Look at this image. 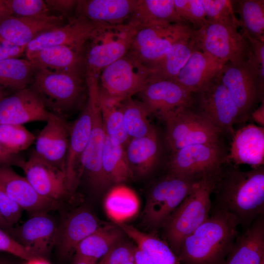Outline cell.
I'll return each mask as SVG.
<instances>
[{
    "mask_svg": "<svg viewBox=\"0 0 264 264\" xmlns=\"http://www.w3.org/2000/svg\"><path fill=\"white\" fill-rule=\"evenodd\" d=\"M124 233L118 225L100 226L78 244L75 256L95 264L120 242Z\"/></svg>",
    "mask_w": 264,
    "mask_h": 264,
    "instance_id": "cell-32",
    "label": "cell"
},
{
    "mask_svg": "<svg viewBox=\"0 0 264 264\" xmlns=\"http://www.w3.org/2000/svg\"><path fill=\"white\" fill-rule=\"evenodd\" d=\"M9 234L22 246L36 256L42 258L56 242L57 227L45 214H36Z\"/></svg>",
    "mask_w": 264,
    "mask_h": 264,
    "instance_id": "cell-24",
    "label": "cell"
},
{
    "mask_svg": "<svg viewBox=\"0 0 264 264\" xmlns=\"http://www.w3.org/2000/svg\"><path fill=\"white\" fill-rule=\"evenodd\" d=\"M200 177L168 172L155 182L150 191L145 207L146 222L154 228L163 226Z\"/></svg>",
    "mask_w": 264,
    "mask_h": 264,
    "instance_id": "cell-9",
    "label": "cell"
},
{
    "mask_svg": "<svg viewBox=\"0 0 264 264\" xmlns=\"http://www.w3.org/2000/svg\"><path fill=\"white\" fill-rule=\"evenodd\" d=\"M194 29L183 22L150 26L139 30L128 53L148 67L175 44L192 39Z\"/></svg>",
    "mask_w": 264,
    "mask_h": 264,
    "instance_id": "cell-10",
    "label": "cell"
},
{
    "mask_svg": "<svg viewBox=\"0 0 264 264\" xmlns=\"http://www.w3.org/2000/svg\"><path fill=\"white\" fill-rule=\"evenodd\" d=\"M210 214L183 242L177 258L183 264H225L239 235V223L226 211L211 210Z\"/></svg>",
    "mask_w": 264,
    "mask_h": 264,
    "instance_id": "cell-2",
    "label": "cell"
},
{
    "mask_svg": "<svg viewBox=\"0 0 264 264\" xmlns=\"http://www.w3.org/2000/svg\"><path fill=\"white\" fill-rule=\"evenodd\" d=\"M264 261V215L236 238L224 264H261Z\"/></svg>",
    "mask_w": 264,
    "mask_h": 264,
    "instance_id": "cell-28",
    "label": "cell"
},
{
    "mask_svg": "<svg viewBox=\"0 0 264 264\" xmlns=\"http://www.w3.org/2000/svg\"><path fill=\"white\" fill-rule=\"evenodd\" d=\"M135 247L120 242L102 258L99 264H134Z\"/></svg>",
    "mask_w": 264,
    "mask_h": 264,
    "instance_id": "cell-45",
    "label": "cell"
},
{
    "mask_svg": "<svg viewBox=\"0 0 264 264\" xmlns=\"http://www.w3.org/2000/svg\"><path fill=\"white\" fill-rule=\"evenodd\" d=\"M37 70L28 60L10 58L0 61V89L16 91L28 87Z\"/></svg>",
    "mask_w": 264,
    "mask_h": 264,
    "instance_id": "cell-36",
    "label": "cell"
},
{
    "mask_svg": "<svg viewBox=\"0 0 264 264\" xmlns=\"http://www.w3.org/2000/svg\"><path fill=\"white\" fill-rule=\"evenodd\" d=\"M126 132L130 138L148 136L156 131L150 123V115L144 105L139 100L128 98L121 103Z\"/></svg>",
    "mask_w": 264,
    "mask_h": 264,
    "instance_id": "cell-38",
    "label": "cell"
},
{
    "mask_svg": "<svg viewBox=\"0 0 264 264\" xmlns=\"http://www.w3.org/2000/svg\"><path fill=\"white\" fill-rule=\"evenodd\" d=\"M235 165L247 164L252 168L264 162V128L254 124L245 125L234 132L230 153L225 160Z\"/></svg>",
    "mask_w": 264,
    "mask_h": 264,
    "instance_id": "cell-25",
    "label": "cell"
},
{
    "mask_svg": "<svg viewBox=\"0 0 264 264\" xmlns=\"http://www.w3.org/2000/svg\"><path fill=\"white\" fill-rule=\"evenodd\" d=\"M140 204L139 198L133 190L118 184L108 193L104 208L108 217L118 224L135 217L139 212Z\"/></svg>",
    "mask_w": 264,
    "mask_h": 264,
    "instance_id": "cell-33",
    "label": "cell"
},
{
    "mask_svg": "<svg viewBox=\"0 0 264 264\" xmlns=\"http://www.w3.org/2000/svg\"><path fill=\"white\" fill-rule=\"evenodd\" d=\"M73 264H93L90 262L75 256Z\"/></svg>",
    "mask_w": 264,
    "mask_h": 264,
    "instance_id": "cell-56",
    "label": "cell"
},
{
    "mask_svg": "<svg viewBox=\"0 0 264 264\" xmlns=\"http://www.w3.org/2000/svg\"><path fill=\"white\" fill-rule=\"evenodd\" d=\"M35 139L23 125L0 124V143L12 154H18L27 149Z\"/></svg>",
    "mask_w": 264,
    "mask_h": 264,
    "instance_id": "cell-41",
    "label": "cell"
},
{
    "mask_svg": "<svg viewBox=\"0 0 264 264\" xmlns=\"http://www.w3.org/2000/svg\"><path fill=\"white\" fill-rule=\"evenodd\" d=\"M221 168L203 175L163 225L167 243L176 255L186 237L209 218L213 193Z\"/></svg>",
    "mask_w": 264,
    "mask_h": 264,
    "instance_id": "cell-3",
    "label": "cell"
},
{
    "mask_svg": "<svg viewBox=\"0 0 264 264\" xmlns=\"http://www.w3.org/2000/svg\"><path fill=\"white\" fill-rule=\"evenodd\" d=\"M174 2L179 19L194 29L207 22L201 0H174Z\"/></svg>",
    "mask_w": 264,
    "mask_h": 264,
    "instance_id": "cell-43",
    "label": "cell"
},
{
    "mask_svg": "<svg viewBox=\"0 0 264 264\" xmlns=\"http://www.w3.org/2000/svg\"><path fill=\"white\" fill-rule=\"evenodd\" d=\"M192 108H179L160 118L165 123V139L172 152L190 145L220 143L222 131Z\"/></svg>",
    "mask_w": 264,
    "mask_h": 264,
    "instance_id": "cell-7",
    "label": "cell"
},
{
    "mask_svg": "<svg viewBox=\"0 0 264 264\" xmlns=\"http://www.w3.org/2000/svg\"><path fill=\"white\" fill-rule=\"evenodd\" d=\"M106 138L98 96L94 107L90 137L81 155L79 167V176L81 174H83L96 190L103 189L110 184L102 167V155Z\"/></svg>",
    "mask_w": 264,
    "mask_h": 264,
    "instance_id": "cell-17",
    "label": "cell"
},
{
    "mask_svg": "<svg viewBox=\"0 0 264 264\" xmlns=\"http://www.w3.org/2000/svg\"><path fill=\"white\" fill-rule=\"evenodd\" d=\"M250 116L261 127L264 126V103L263 100L258 108L252 111Z\"/></svg>",
    "mask_w": 264,
    "mask_h": 264,
    "instance_id": "cell-52",
    "label": "cell"
},
{
    "mask_svg": "<svg viewBox=\"0 0 264 264\" xmlns=\"http://www.w3.org/2000/svg\"><path fill=\"white\" fill-rule=\"evenodd\" d=\"M237 27L208 22L195 29L192 40L196 49L227 63L240 64L247 59L249 44Z\"/></svg>",
    "mask_w": 264,
    "mask_h": 264,
    "instance_id": "cell-8",
    "label": "cell"
},
{
    "mask_svg": "<svg viewBox=\"0 0 264 264\" xmlns=\"http://www.w3.org/2000/svg\"><path fill=\"white\" fill-rule=\"evenodd\" d=\"M226 63L195 49L176 80L193 94L215 77Z\"/></svg>",
    "mask_w": 264,
    "mask_h": 264,
    "instance_id": "cell-27",
    "label": "cell"
},
{
    "mask_svg": "<svg viewBox=\"0 0 264 264\" xmlns=\"http://www.w3.org/2000/svg\"><path fill=\"white\" fill-rule=\"evenodd\" d=\"M116 225L135 242L137 247L149 255L154 264H179L177 257L166 242L125 223Z\"/></svg>",
    "mask_w": 264,
    "mask_h": 264,
    "instance_id": "cell-35",
    "label": "cell"
},
{
    "mask_svg": "<svg viewBox=\"0 0 264 264\" xmlns=\"http://www.w3.org/2000/svg\"><path fill=\"white\" fill-rule=\"evenodd\" d=\"M64 24V18L54 14L37 17L11 15L0 21V36L16 45L26 47L42 33Z\"/></svg>",
    "mask_w": 264,
    "mask_h": 264,
    "instance_id": "cell-21",
    "label": "cell"
},
{
    "mask_svg": "<svg viewBox=\"0 0 264 264\" xmlns=\"http://www.w3.org/2000/svg\"><path fill=\"white\" fill-rule=\"evenodd\" d=\"M127 22L138 30L155 25L183 22L177 15L174 0H139Z\"/></svg>",
    "mask_w": 264,
    "mask_h": 264,
    "instance_id": "cell-30",
    "label": "cell"
},
{
    "mask_svg": "<svg viewBox=\"0 0 264 264\" xmlns=\"http://www.w3.org/2000/svg\"><path fill=\"white\" fill-rule=\"evenodd\" d=\"M213 193L211 210L235 216L245 229L264 215V168L247 171L221 168Z\"/></svg>",
    "mask_w": 264,
    "mask_h": 264,
    "instance_id": "cell-1",
    "label": "cell"
},
{
    "mask_svg": "<svg viewBox=\"0 0 264 264\" xmlns=\"http://www.w3.org/2000/svg\"><path fill=\"white\" fill-rule=\"evenodd\" d=\"M103 122L107 137L113 143L127 146L130 138L125 127L121 103L114 102L99 94Z\"/></svg>",
    "mask_w": 264,
    "mask_h": 264,
    "instance_id": "cell-39",
    "label": "cell"
},
{
    "mask_svg": "<svg viewBox=\"0 0 264 264\" xmlns=\"http://www.w3.org/2000/svg\"><path fill=\"white\" fill-rule=\"evenodd\" d=\"M88 97L81 113L70 126L68 149L65 164L66 185L70 193L79 181V167L81 155L89 140L93 124V110L99 96L98 81L86 83Z\"/></svg>",
    "mask_w": 264,
    "mask_h": 264,
    "instance_id": "cell-11",
    "label": "cell"
},
{
    "mask_svg": "<svg viewBox=\"0 0 264 264\" xmlns=\"http://www.w3.org/2000/svg\"><path fill=\"white\" fill-rule=\"evenodd\" d=\"M26 264H49L42 258H37L27 261Z\"/></svg>",
    "mask_w": 264,
    "mask_h": 264,
    "instance_id": "cell-55",
    "label": "cell"
},
{
    "mask_svg": "<svg viewBox=\"0 0 264 264\" xmlns=\"http://www.w3.org/2000/svg\"><path fill=\"white\" fill-rule=\"evenodd\" d=\"M13 227L10 226L4 219L0 212V228L9 234Z\"/></svg>",
    "mask_w": 264,
    "mask_h": 264,
    "instance_id": "cell-54",
    "label": "cell"
},
{
    "mask_svg": "<svg viewBox=\"0 0 264 264\" xmlns=\"http://www.w3.org/2000/svg\"><path fill=\"white\" fill-rule=\"evenodd\" d=\"M0 187L22 209L45 214L57 206V201L40 196L25 178L9 166H0Z\"/></svg>",
    "mask_w": 264,
    "mask_h": 264,
    "instance_id": "cell-23",
    "label": "cell"
},
{
    "mask_svg": "<svg viewBox=\"0 0 264 264\" xmlns=\"http://www.w3.org/2000/svg\"><path fill=\"white\" fill-rule=\"evenodd\" d=\"M22 210V209L0 187V212L10 226H13L19 220Z\"/></svg>",
    "mask_w": 264,
    "mask_h": 264,
    "instance_id": "cell-47",
    "label": "cell"
},
{
    "mask_svg": "<svg viewBox=\"0 0 264 264\" xmlns=\"http://www.w3.org/2000/svg\"><path fill=\"white\" fill-rule=\"evenodd\" d=\"M221 81L238 108L242 119L249 117L257 102L264 100L257 71L248 61L226 63L220 73Z\"/></svg>",
    "mask_w": 264,
    "mask_h": 264,
    "instance_id": "cell-12",
    "label": "cell"
},
{
    "mask_svg": "<svg viewBox=\"0 0 264 264\" xmlns=\"http://www.w3.org/2000/svg\"><path fill=\"white\" fill-rule=\"evenodd\" d=\"M138 31L129 22L116 25L97 23L85 49L86 82L98 80L105 67L125 56Z\"/></svg>",
    "mask_w": 264,
    "mask_h": 264,
    "instance_id": "cell-4",
    "label": "cell"
},
{
    "mask_svg": "<svg viewBox=\"0 0 264 264\" xmlns=\"http://www.w3.org/2000/svg\"><path fill=\"white\" fill-rule=\"evenodd\" d=\"M85 50L59 45L25 53L37 71L48 73H83Z\"/></svg>",
    "mask_w": 264,
    "mask_h": 264,
    "instance_id": "cell-22",
    "label": "cell"
},
{
    "mask_svg": "<svg viewBox=\"0 0 264 264\" xmlns=\"http://www.w3.org/2000/svg\"><path fill=\"white\" fill-rule=\"evenodd\" d=\"M139 0H78L75 16L95 23L121 24L127 22Z\"/></svg>",
    "mask_w": 264,
    "mask_h": 264,
    "instance_id": "cell-26",
    "label": "cell"
},
{
    "mask_svg": "<svg viewBox=\"0 0 264 264\" xmlns=\"http://www.w3.org/2000/svg\"><path fill=\"white\" fill-rule=\"evenodd\" d=\"M30 87L46 109L64 117L81 106L87 89L83 73H48L37 71Z\"/></svg>",
    "mask_w": 264,
    "mask_h": 264,
    "instance_id": "cell-5",
    "label": "cell"
},
{
    "mask_svg": "<svg viewBox=\"0 0 264 264\" xmlns=\"http://www.w3.org/2000/svg\"><path fill=\"white\" fill-rule=\"evenodd\" d=\"M0 251H4L25 261L40 258L22 246L9 233L0 228Z\"/></svg>",
    "mask_w": 264,
    "mask_h": 264,
    "instance_id": "cell-46",
    "label": "cell"
},
{
    "mask_svg": "<svg viewBox=\"0 0 264 264\" xmlns=\"http://www.w3.org/2000/svg\"><path fill=\"white\" fill-rule=\"evenodd\" d=\"M51 11H55L64 18L75 10L77 0H45Z\"/></svg>",
    "mask_w": 264,
    "mask_h": 264,
    "instance_id": "cell-49",
    "label": "cell"
},
{
    "mask_svg": "<svg viewBox=\"0 0 264 264\" xmlns=\"http://www.w3.org/2000/svg\"><path fill=\"white\" fill-rule=\"evenodd\" d=\"M12 15L4 0H0V21L4 18Z\"/></svg>",
    "mask_w": 264,
    "mask_h": 264,
    "instance_id": "cell-53",
    "label": "cell"
},
{
    "mask_svg": "<svg viewBox=\"0 0 264 264\" xmlns=\"http://www.w3.org/2000/svg\"><path fill=\"white\" fill-rule=\"evenodd\" d=\"M0 264H12L8 263V262L0 261Z\"/></svg>",
    "mask_w": 264,
    "mask_h": 264,
    "instance_id": "cell-58",
    "label": "cell"
},
{
    "mask_svg": "<svg viewBox=\"0 0 264 264\" xmlns=\"http://www.w3.org/2000/svg\"><path fill=\"white\" fill-rule=\"evenodd\" d=\"M100 227L97 219L88 211L80 210L70 215L57 234L56 242L61 254L64 256L70 254L82 241Z\"/></svg>",
    "mask_w": 264,
    "mask_h": 264,
    "instance_id": "cell-29",
    "label": "cell"
},
{
    "mask_svg": "<svg viewBox=\"0 0 264 264\" xmlns=\"http://www.w3.org/2000/svg\"><path fill=\"white\" fill-rule=\"evenodd\" d=\"M137 94L150 115L160 118L182 107H193V94L175 80H149Z\"/></svg>",
    "mask_w": 264,
    "mask_h": 264,
    "instance_id": "cell-16",
    "label": "cell"
},
{
    "mask_svg": "<svg viewBox=\"0 0 264 264\" xmlns=\"http://www.w3.org/2000/svg\"><path fill=\"white\" fill-rule=\"evenodd\" d=\"M51 113L30 87L20 89L0 101V124L46 122Z\"/></svg>",
    "mask_w": 264,
    "mask_h": 264,
    "instance_id": "cell-18",
    "label": "cell"
},
{
    "mask_svg": "<svg viewBox=\"0 0 264 264\" xmlns=\"http://www.w3.org/2000/svg\"><path fill=\"white\" fill-rule=\"evenodd\" d=\"M126 146V157L133 172L146 175L157 164L160 145L156 131L147 136L131 138Z\"/></svg>",
    "mask_w": 264,
    "mask_h": 264,
    "instance_id": "cell-31",
    "label": "cell"
},
{
    "mask_svg": "<svg viewBox=\"0 0 264 264\" xmlns=\"http://www.w3.org/2000/svg\"><path fill=\"white\" fill-rule=\"evenodd\" d=\"M12 15L37 17L52 15L44 0H4Z\"/></svg>",
    "mask_w": 264,
    "mask_h": 264,
    "instance_id": "cell-44",
    "label": "cell"
},
{
    "mask_svg": "<svg viewBox=\"0 0 264 264\" xmlns=\"http://www.w3.org/2000/svg\"><path fill=\"white\" fill-rule=\"evenodd\" d=\"M25 48L16 45L0 36V61L19 58L25 53Z\"/></svg>",
    "mask_w": 264,
    "mask_h": 264,
    "instance_id": "cell-48",
    "label": "cell"
},
{
    "mask_svg": "<svg viewBox=\"0 0 264 264\" xmlns=\"http://www.w3.org/2000/svg\"><path fill=\"white\" fill-rule=\"evenodd\" d=\"M149 77V67L128 53L101 71L98 79L99 94L121 103L141 91Z\"/></svg>",
    "mask_w": 264,
    "mask_h": 264,
    "instance_id": "cell-6",
    "label": "cell"
},
{
    "mask_svg": "<svg viewBox=\"0 0 264 264\" xmlns=\"http://www.w3.org/2000/svg\"><path fill=\"white\" fill-rule=\"evenodd\" d=\"M97 25L86 18L75 15L62 25L38 36L26 46L25 53L59 45L85 50L87 43Z\"/></svg>",
    "mask_w": 264,
    "mask_h": 264,
    "instance_id": "cell-20",
    "label": "cell"
},
{
    "mask_svg": "<svg viewBox=\"0 0 264 264\" xmlns=\"http://www.w3.org/2000/svg\"><path fill=\"white\" fill-rule=\"evenodd\" d=\"M225 158L220 143L190 145L172 152L168 172L199 177L220 170Z\"/></svg>",
    "mask_w": 264,
    "mask_h": 264,
    "instance_id": "cell-14",
    "label": "cell"
},
{
    "mask_svg": "<svg viewBox=\"0 0 264 264\" xmlns=\"http://www.w3.org/2000/svg\"><path fill=\"white\" fill-rule=\"evenodd\" d=\"M36 137L35 152L65 173L70 126L65 117L51 113Z\"/></svg>",
    "mask_w": 264,
    "mask_h": 264,
    "instance_id": "cell-19",
    "label": "cell"
},
{
    "mask_svg": "<svg viewBox=\"0 0 264 264\" xmlns=\"http://www.w3.org/2000/svg\"><path fill=\"white\" fill-rule=\"evenodd\" d=\"M18 167L41 197L57 201L69 194L65 173L32 151L27 159H22Z\"/></svg>",
    "mask_w": 264,
    "mask_h": 264,
    "instance_id": "cell-15",
    "label": "cell"
},
{
    "mask_svg": "<svg viewBox=\"0 0 264 264\" xmlns=\"http://www.w3.org/2000/svg\"><path fill=\"white\" fill-rule=\"evenodd\" d=\"M102 167L110 184H121L133 176L124 147L113 143L107 136L102 155Z\"/></svg>",
    "mask_w": 264,
    "mask_h": 264,
    "instance_id": "cell-37",
    "label": "cell"
},
{
    "mask_svg": "<svg viewBox=\"0 0 264 264\" xmlns=\"http://www.w3.org/2000/svg\"><path fill=\"white\" fill-rule=\"evenodd\" d=\"M134 264H154L149 255L138 247L134 252Z\"/></svg>",
    "mask_w": 264,
    "mask_h": 264,
    "instance_id": "cell-51",
    "label": "cell"
},
{
    "mask_svg": "<svg viewBox=\"0 0 264 264\" xmlns=\"http://www.w3.org/2000/svg\"><path fill=\"white\" fill-rule=\"evenodd\" d=\"M220 73L196 94V110L212 125L233 132V126L242 122L240 112L222 84Z\"/></svg>",
    "mask_w": 264,
    "mask_h": 264,
    "instance_id": "cell-13",
    "label": "cell"
},
{
    "mask_svg": "<svg viewBox=\"0 0 264 264\" xmlns=\"http://www.w3.org/2000/svg\"><path fill=\"white\" fill-rule=\"evenodd\" d=\"M5 93L4 92V91H3V90L0 89V101L3 99L4 97H5Z\"/></svg>",
    "mask_w": 264,
    "mask_h": 264,
    "instance_id": "cell-57",
    "label": "cell"
},
{
    "mask_svg": "<svg viewBox=\"0 0 264 264\" xmlns=\"http://www.w3.org/2000/svg\"><path fill=\"white\" fill-rule=\"evenodd\" d=\"M195 49L192 39L174 44L161 58L149 67V80H176Z\"/></svg>",
    "mask_w": 264,
    "mask_h": 264,
    "instance_id": "cell-34",
    "label": "cell"
},
{
    "mask_svg": "<svg viewBox=\"0 0 264 264\" xmlns=\"http://www.w3.org/2000/svg\"><path fill=\"white\" fill-rule=\"evenodd\" d=\"M18 154L10 153L0 143V166H18L20 161L22 159Z\"/></svg>",
    "mask_w": 264,
    "mask_h": 264,
    "instance_id": "cell-50",
    "label": "cell"
},
{
    "mask_svg": "<svg viewBox=\"0 0 264 264\" xmlns=\"http://www.w3.org/2000/svg\"><path fill=\"white\" fill-rule=\"evenodd\" d=\"M239 26L242 33L264 41V0H237Z\"/></svg>",
    "mask_w": 264,
    "mask_h": 264,
    "instance_id": "cell-40",
    "label": "cell"
},
{
    "mask_svg": "<svg viewBox=\"0 0 264 264\" xmlns=\"http://www.w3.org/2000/svg\"><path fill=\"white\" fill-rule=\"evenodd\" d=\"M229 0H201L208 22L239 27L232 5Z\"/></svg>",
    "mask_w": 264,
    "mask_h": 264,
    "instance_id": "cell-42",
    "label": "cell"
}]
</instances>
